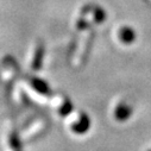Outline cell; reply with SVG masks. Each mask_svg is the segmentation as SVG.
<instances>
[{"instance_id":"obj_4","label":"cell","mask_w":151,"mask_h":151,"mask_svg":"<svg viewBox=\"0 0 151 151\" xmlns=\"http://www.w3.org/2000/svg\"><path fill=\"white\" fill-rule=\"evenodd\" d=\"M31 86L35 88V91H37L38 93L43 94V95H49L50 94V89H49V86L41 79H31Z\"/></svg>"},{"instance_id":"obj_1","label":"cell","mask_w":151,"mask_h":151,"mask_svg":"<svg viewBox=\"0 0 151 151\" xmlns=\"http://www.w3.org/2000/svg\"><path fill=\"white\" fill-rule=\"evenodd\" d=\"M131 114H132V108H131V106H129L126 104H120L114 109V117L119 122L127 120L131 117Z\"/></svg>"},{"instance_id":"obj_2","label":"cell","mask_w":151,"mask_h":151,"mask_svg":"<svg viewBox=\"0 0 151 151\" xmlns=\"http://www.w3.org/2000/svg\"><path fill=\"white\" fill-rule=\"evenodd\" d=\"M91 127V119L85 114V113H82L81 114V118L79 119L78 123H75L73 126H71V130L75 132V133H86Z\"/></svg>"},{"instance_id":"obj_8","label":"cell","mask_w":151,"mask_h":151,"mask_svg":"<svg viewBox=\"0 0 151 151\" xmlns=\"http://www.w3.org/2000/svg\"><path fill=\"white\" fill-rule=\"evenodd\" d=\"M11 145L13 146V147H16V149H18L19 147V142H18V139H17V137L16 136H12L11 137Z\"/></svg>"},{"instance_id":"obj_5","label":"cell","mask_w":151,"mask_h":151,"mask_svg":"<svg viewBox=\"0 0 151 151\" xmlns=\"http://www.w3.org/2000/svg\"><path fill=\"white\" fill-rule=\"evenodd\" d=\"M43 55H44V49L43 47H38L36 50V54H35V57L32 60V67L35 69H38L42 64V61H43Z\"/></svg>"},{"instance_id":"obj_7","label":"cell","mask_w":151,"mask_h":151,"mask_svg":"<svg viewBox=\"0 0 151 151\" xmlns=\"http://www.w3.org/2000/svg\"><path fill=\"white\" fill-rule=\"evenodd\" d=\"M95 22L96 23H101V22H104L105 20V18H106V16H105V12L99 7V9H96V11H95Z\"/></svg>"},{"instance_id":"obj_6","label":"cell","mask_w":151,"mask_h":151,"mask_svg":"<svg viewBox=\"0 0 151 151\" xmlns=\"http://www.w3.org/2000/svg\"><path fill=\"white\" fill-rule=\"evenodd\" d=\"M71 109H73V105H71L69 101H67V102H64V105L60 108V114H61V116H67L68 113L71 112Z\"/></svg>"},{"instance_id":"obj_9","label":"cell","mask_w":151,"mask_h":151,"mask_svg":"<svg viewBox=\"0 0 151 151\" xmlns=\"http://www.w3.org/2000/svg\"><path fill=\"white\" fill-rule=\"evenodd\" d=\"M149 151H151V150H149Z\"/></svg>"},{"instance_id":"obj_3","label":"cell","mask_w":151,"mask_h":151,"mask_svg":"<svg viewBox=\"0 0 151 151\" xmlns=\"http://www.w3.org/2000/svg\"><path fill=\"white\" fill-rule=\"evenodd\" d=\"M119 38L125 43V44H131L134 40H136V33L133 31V29L125 26L119 31Z\"/></svg>"}]
</instances>
